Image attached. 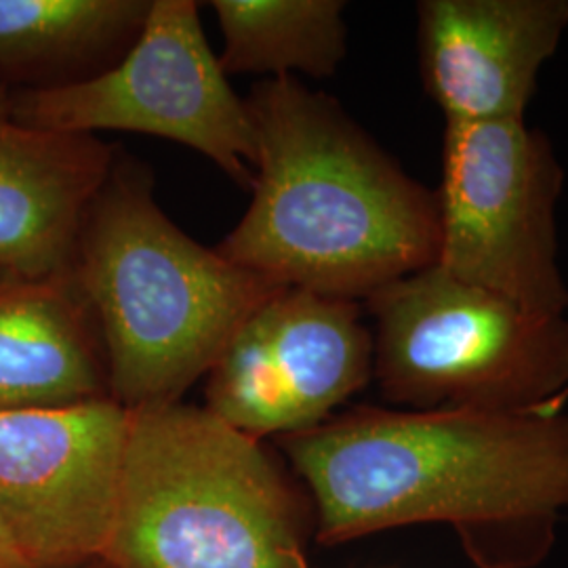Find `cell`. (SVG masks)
Masks as SVG:
<instances>
[{
    "label": "cell",
    "mask_w": 568,
    "mask_h": 568,
    "mask_svg": "<svg viewBox=\"0 0 568 568\" xmlns=\"http://www.w3.org/2000/svg\"><path fill=\"white\" fill-rule=\"evenodd\" d=\"M342 546L417 525L453 528L474 568H539L568 514V413L354 406L276 438Z\"/></svg>",
    "instance_id": "6da1fadb"
},
{
    "label": "cell",
    "mask_w": 568,
    "mask_h": 568,
    "mask_svg": "<svg viewBox=\"0 0 568 568\" xmlns=\"http://www.w3.org/2000/svg\"><path fill=\"white\" fill-rule=\"evenodd\" d=\"M246 105L253 201L215 248L222 257L283 288L349 302L434 264V192L339 103L300 79H265Z\"/></svg>",
    "instance_id": "7a4b0ae2"
},
{
    "label": "cell",
    "mask_w": 568,
    "mask_h": 568,
    "mask_svg": "<svg viewBox=\"0 0 568 568\" xmlns=\"http://www.w3.org/2000/svg\"><path fill=\"white\" fill-rule=\"evenodd\" d=\"M68 274L100 328L110 398L126 410L182 403L283 288L192 241L154 201L150 169L129 156L89 206Z\"/></svg>",
    "instance_id": "3957f363"
},
{
    "label": "cell",
    "mask_w": 568,
    "mask_h": 568,
    "mask_svg": "<svg viewBox=\"0 0 568 568\" xmlns=\"http://www.w3.org/2000/svg\"><path fill=\"white\" fill-rule=\"evenodd\" d=\"M114 568H310L312 501L262 440L206 406L129 410Z\"/></svg>",
    "instance_id": "277c9868"
},
{
    "label": "cell",
    "mask_w": 568,
    "mask_h": 568,
    "mask_svg": "<svg viewBox=\"0 0 568 568\" xmlns=\"http://www.w3.org/2000/svg\"><path fill=\"white\" fill-rule=\"evenodd\" d=\"M373 379L405 410L546 413L568 387L567 316L535 314L436 264L365 300Z\"/></svg>",
    "instance_id": "5b68a950"
},
{
    "label": "cell",
    "mask_w": 568,
    "mask_h": 568,
    "mask_svg": "<svg viewBox=\"0 0 568 568\" xmlns=\"http://www.w3.org/2000/svg\"><path fill=\"white\" fill-rule=\"evenodd\" d=\"M565 169L527 121L447 124L434 264L535 314L567 316L556 209Z\"/></svg>",
    "instance_id": "8992f818"
},
{
    "label": "cell",
    "mask_w": 568,
    "mask_h": 568,
    "mask_svg": "<svg viewBox=\"0 0 568 568\" xmlns=\"http://www.w3.org/2000/svg\"><path fill=\"white\" fill-rule=\"evenodd\" d=\"M13 116L68 135L129 131L183 143L253 187L257 135L246 100L211 51L194 0H150L138 41L84 81L13 91Z\"/></svg>",
    "instance_id": "52a82bcc"
},
{
    "label": "cell",
    "mask_w": 568,
    "mask_h": 568,
    "mask_svg": "<svg viewBox=\"0 0 568 568\" xmlns=\"http://www.w3.org/2000/svg\"><path fill=\"white\" fill-rule=\"evenodd\" d=\"M373 379L363 305L281 288L246 316L206 373V408L262 440L325 424Z\"/></svg>",
    "instance_id": "ba28073f"
},
{
    "label": "cell",
    "mask_w": 568,
    "mask_h": 568,
    "mask_svg": "<svg viewBox=\"0 0 568 568\" xmlns=\"http://www.w3.org/2000/svg\"><path fill=\"white\" fill-rule=\"evenodd\" d=\"M129 417L114 398L0 410V511L42 567L103 558Z\"/></svg>",
    "instance_id": "9c48e42d"
},
{
    "label": "cell",
    "mask_w": 568,
    "mask_h": 568,
    "mask_svg": "<svg viewBox=\"0 0 568 568\" xmlns=\"http://www.w3.org/2000/svg\"><path fill=\"white\" fill-rule=\"evenodd\" d=\"M568 30V0H422L417 58L447 124L523 121Z\"/></svg>",
    "instance_id": "30bf717a"
},
{
    "label": "cell",
    "mask_w": 568,
    "mask_h": 568,
    "mask_svg": "<svg viewBox=\"0 0 568 568\" xmlns=\"http://www.w3.org/2000/svg\"><path fill=\"white\" fill-rule=\"evenodd\" d=\"M11 95L0 84V274H63L119 154L95 135L23 124Z\"/></svg>",
    "instance_id": "8fae6325"
},
{
    "label": "cell",
    "mask_w": 568,
    "mask_h": 568,
    "mask_svg": "<svg viewBox=\"0 0 568 568\" xmlns=\"http://www.w3.org/2000/svg\"><path fill=\"white\" fill-rule=\"evenodd\" d=\"M98 398H110L102 335L70 274H0V410Z\"/></svg>",
    "instance_id": "7c38bea8"
},
{
    "label": "cell",
    "mask_w": 568,
    "mask_h": 568,
    "mask_svg": "<svg viewBox=\"0 0 568 568\" xmlns=\"http://www.w3.org/2000/svg\"><path fill=\"white\" fill-rule=\"evenodd\" d=\"M150 0H0V84L49 89L98 77L138 41Z\"/></svg>",
    "instance_id": "4fadbf2b"
},
{
    "label": "cell",
    "mask_w": 568,
    "mask_h": 568,
    "mask_svg": "<svg viewBox=\"0 0 568 568\" xmlns=\"http://www.w3.org/2000/svg\"><path fill=\"white\" fill-rule=\"evenodd\" d=\"M225 74L331 79L347 55L342 0H213Z\"/></svg>",
    "instance_id": "5bb4252c"
},
{
    "label": "cell",
    "mask_w": 568,
    "mask_h": 568,
    "mask_svg": "<svg viewBox=\"0 0 568 568\" xmlns=\"http://www.w3.org/2000/svg\"><path fill=\"white\" fill-rule=\"evenodd\" d=\"M0 568H44L0 511Z\"/></svg>",
    "instance_id": "9a60e30c"
},
{
    "label": "cell",
    "mask_w": 568,
    "mask_h": 568,
    "mask_svg": "<svg viewBox=\"0 0 568 568\" xmlns=\"http://www.w3.org/2000/svg\"><path fill=\"white\" fill-rule=\"evenodd\" d=\"M568 408V387L567 392L554 403V405L549 406L548 410L546 413H541V415H558V413H565Z\"/></svg>",
    "instance_id": "2e32d148"
},
{
    "label": "cell",
    "mask_w": 568,
    "mask_h": 568,
    "mask_svg": "<svg viewBox=\"0 0 568 568\" xmlns=\"http://www.w3.org/2000/svg\"><path fill=\"white\" fill-rule=\"evenodd\" d=\"M70 568H114L105 558H93V560H89V562H82V565H77V567Z\"/></svg>",
    "instance_id": "e0dca14e"
}]
</instances>
